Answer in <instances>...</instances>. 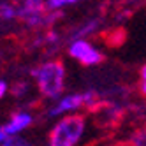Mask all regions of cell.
<instances>
[{
  "instance_id": "52a82bcc",
  "label": "cell",
  "mask_w": 146,
  "mask_h": 146,
  "mask_svg": "<svg viewBox=\"0 0 146 146\" xmlns=\"http://www.w3.org/2000/svg\"><path fill=\"white\" fill-rule=\"evenodd\" d=\"M129 144H130V146H146V127L135 130V132L132 134Z\"/></svg>"
},
{
  "instance_id": "ba28073f",
  "label": "cell",
  "mask_w": 146,
  "mask_h": 146,
  "mask_svg": "<svg viewBox=\"0 0 146 146\" xmlns=\"http://www.w3.org/2000/svg\"><path fill=\"white\" fill-rule=\"evenodd\" d=\"M78 0H48L46 2V7L49 9H58V7H64V5H69V4H76Z\"/></svg>"
},
{
  "instance_id": "30bf717a",
  "label": "cell",
  "mask_w": 146,
  "mask_h": 146,
  "mask_svg": "<svg viewBox=\"0 0 146 146\" xmlns=\"http://www.w3.org/2000/svg\"><path fill=\"white\" fill-rule=\"evenodd\" d=\"M2 146H30L25 139H19V137H5Z\"/></svg>"
},
{
  "instance_id": "4fadbf2b",
  "label": "cell",
  "mask_w": 146,
  "mask_h": 146,
  "mask_svg": "<svg viewBox=\"0 0 146 146\" xmlns=\"http://www.w3.org/2000/svg\"><path fill=\"white\" fill-rule=\"evenodd\" d=\"M5 137H7V132H5L4 129H0V143H2V141H4Z\"/></svg>"
},
{
  "instance_id": "5b68a950",
  "label": "cell",
  "mask_w": 146,
  "mask_h": 146,
  "mask_svg": "<svg viewBox=\"0 0 146 146\" xmlns=\"http://www.w3.org/2000/svg\"><path fill=\"white\" fill-rule=\"evenodd\" d=\"M30 123H32V116H30V114H27V113H16L14 116H13V120H11V123H9L7 127H4V130L7 134H16L19 130L27 129Z\"/></svg>"
},
{
  "instance_id": "7c38bea8",
  "label": "cell",
  "mask_w": 146,
  "mask_h": 146,
  "mask_svg": "<svg viewBox=\"0 0 146 146\" xmlns=\"http://www.w3.org/2000/svg\"><path fill=\"white\" fill-rule=\"evenodd\" d=\"M5 90H7V86H5V83H4V81H0V97H2L4 93H5Z\"/></svg>"
},
{
  "instance_id": "277c9868",
  "label": "cell",
  "mask_w": 146,
  "mask_h": 146,
  "mask_svg": "<svg viewBox=\"0 0 146 146\" xmlns=\"http://www.w3.org/2000/svg\"><path fill=\"white\" fill-rule=\"evenodd\" d=\"M83 102H85V97L83 95H69L62 100L56 108H53L49 111L51 116H55V114H60V113H65V111H70V109H78L83 106Z\"/></svg>"
},
{
  "instance_id": "7a4b0ae2",
  "label": "cell",
  "mask_w": 146,
  "mask_h": 146,
  "mask_svg": "<svg viewBox=\"0 0 146 146\" xmlns=\"http://www.w3.org/2000/svg\"><path fill=\"white\" fill-rule=\"evenodd\" d=\"M85 130V116L83 114H69L55 125L49 132V146H74Z\"/></svg>"
},
{
  "instance_id": "9c48e42d",
  "label": "cell",
  "mask_w": 146,
  "mask_h": 146,
  "mask_svg": "<svg viewBox=\"0 0 146 146\" xmlns=\"http://www.w3.org/2000/svg\"><path fill=\"white\" fill-rule=\"evenodd\" d=\"M18 14L16 9H13L9 4H0V18H14Z\"/></svg>"
},
{
  "instance_id": "8992f818",
  "label": "cell",
  "mask_w": 146,
  "mask_h": 146,
  "mask_svg": "<svg viewBox=\"0 0 146 146\" xmlns=\"http://www.w3.org/2000/svg\"><path fill=\"white\" fill-rule=\"evenodd\" d=\"M125 30L123 28H114V30H109V32H106L102 35V40L106 42L108 46H111V48H116V46H120L123 40H125Z\"/></svg>"
},
{
  "instance_id": "8fae6325",
  "label": "cell",
  "mask_w": 146,
  "mask_h": 146,
  "mask_svg": "<svg viewBox=\"0 0 146 146\" xmlns=\"http://www.w3.org/2000/svg\"><path fill=\"white\" fill-rule=\"evenodd\" d=\"M139 90L141 93L146 97V65L141 69V81H139Z\"/></svg>"
},
{
  "instance_id": "3957f363",
  "label": "cell",
  "mask_w": 146,
  "mask_h": 146,
  "mask_svg": "<svg viewBox=\"0 0 146 146\" xmlns=\"http://www.w3.org/2000/svg\"><path fill=\"white\" fill-rule=\"evenodd\" d=\"M69 53H70L72 58H78L83 65H95V64H100L104 60V55L99 53L92 44L85 42V40H76V42H72Z\"/></svg>"
},
{
  "instance_id": "6da1fadb",
  "label": "cell",
  "mask_w": 146,
  "mask_h": 146,
  "mask_svg": "<svg viewBox=\"0 0 146 146\" xmlns=\"http://www.w3.org/2000/svg\"><path fill=\"white\" fill-rule=\"evenodd\" d=\"M34 76L37 79V85L42 92V95L49 99H56L64 90V79H65V67L60 60L48 62L35 69Z\"/></svg>"
}]
</instances>
